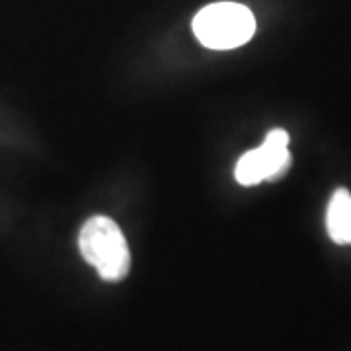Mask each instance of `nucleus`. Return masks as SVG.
Instances as JSON below:
<instances>
[{"instance_id":"obj_1","label":"nucleus","mask_w":351,"mask_h":351,"mask_svg":"<svg viewBox=\"0 0 351 351\" xmlns=\"http://www.w3.org/2000/svg\"><path fill=\"white\" fill-rule=\"evenodd\" d=\"M78 248L104 281H121L131 269L125 237L117 223L108 217L88 219L78 234Z\"/></svg>"},{"instance_id":"obj_2","label":"nucleus","mask_w":351,"mask_h":351,"mask_svg":"<svg viewBox=\"0 0 351 351\" xmlns=\"http://www.w3.org/2000/svg\"><path fill=\"white\" fill-rule=\"evenodd\" d=\"M191 27L201 45L228 51L250 41L256 32V18L244 4L215 2L195 14Z\"/></svg>"},{"instance_id":"obj_3","label":"nucleus","mask_w":351,"mask_h":351,"mask_svg":"<svg viewBox=\"0 0 351 351\" xmlns=\"http://www.w3.org/2000/svg\"><path fill=\"white\" fill-rule=\"evenodd\" d=\"M291 168L289 133L285 129L269 131L263 143L240 156L234 168V178L242 186H256L260 182H276Z\"/></svg>"},{"instance_id":"obj_4","label":"nucleus","mask_w":351,"mask_h":351,"mask_svg":"<svg viewBox=\"0 0 351 351\" xmlns=\"http://www.w3.org/2000/svg\"><path fill=\"white\" fill-rule=\"evenodd\" d=\"M326 228L336 244L351 246V193L348 189L334 191L328 203Z\"/></svg>"}]
</instances>
